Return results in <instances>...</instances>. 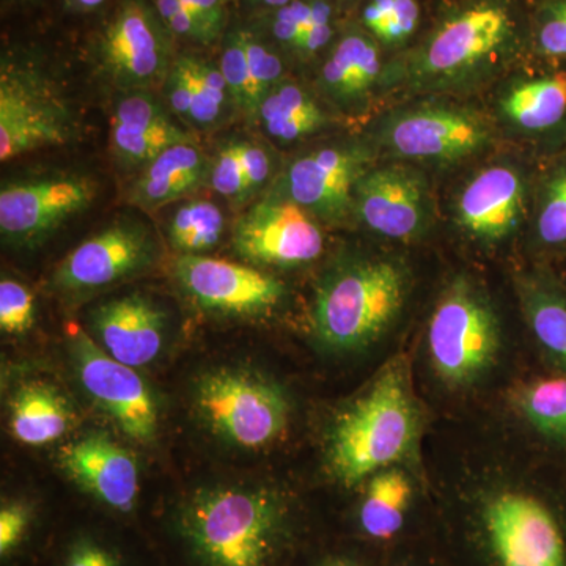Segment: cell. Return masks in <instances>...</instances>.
Segmentation results:
<instances>
[{"instance_id":"obj_1","label":"cell","mask_w":566,"mask_h":566,"mask_svg":"<svg viewBox=\"0 0 566 566\" xmlns=\"http://www.w3.org/2000/svg\"><path fill=\"white\" fill-rule=\"evenodd\" d=\"M419 415L401 360L387 365L367 392L331 428L327 463L345 486H354L403 460L415 444Z\"/></svg>"},{"instance_id":"obj_2","label":"cell","mask_w":566,"mask_h":566,"mask_svg":"<svg viewBox=\"0 0 566 566\" xmlns=\"http://www.w3.org/2000/svg\"><path fill=\"white\" fill-rule=\"evenodd\" d=\"M408 279L389 260H357L324 275L316 289L312 326L331 352H354L378 340L403 308Z\"/></svg>"},{"instance_id":"obj_3","label":"cell","mask_w":566,"mask_h":566,"mask_svg":"<svg viewBox=\"0 0 566 566\" xmlns=\"http://www.w3.org/2000/svg\"><path fill=\"white\" fill-rule=\"evenodd\" d=\"M270 494L218 488L193 497L182 517L186 536L208 566H266L279 532Z\"/></svg>"},{"instance_id":"obj_4","label":"cell","mask_w":566,"mask_h":566,"mask_svg":"<svg viewBox=\"0 0 566 566\" xmlns=\"http://www.w3.org/2000/svg\"><path fill=\"white\" fill-rule=\"evenodd\" d=\"M499 346L493 307L471 282L458 279L430 319L428 349L436 374L449 385H471L493 365Z\"/></svg>"},{"instance_id":"obj_5","label":"cell","mask_w":566,"mask_h":566,"mask_svg":"<svg viewBox=\"0 0 566 566\" xmlns=\"http://www.w3.org/2000/svg\"><path fill=\"white\" fill-rule=\"evenodd\" d=\"M196 406L214 433L244 449L271 444L289 424L281 387L243 370H216L197 382Z\"/></svg>"},{"instance_id":"obj_6","label":"cell","mask_w":566,"mask_h":566,"mask_svg":"<svg viewBox=\"0 0 566 566\" xmlns=\"http://www.w3.org/2000/svg\"><path fill=\"white\" fill-rule=\"evenodd\" d=\"M76 136L73 114L50 82L29 66L0 70V161L61 147Z\"/></svg>"},{"instance_id":"obj_7","label":"cell","mask_w":566,"mask_h":566,"mask_svg":"<svg viewBox=\"0 0 566 566\" xmlns=\"http://www.w3.org/2000/svg\"><path fill=\"white\" fill-rule=\"evenodd\" d=\"M174 43L151 0H122L99 32L96 52L115 84L136 91L166 80L177 57Z\"/></svg>"},{"instance_id":"obj_8","label":"cell","mask_w":566,"mask_h":566,"mask_svg":"<svg viewBox=\"0 0 566 566\" xmlns=\"http://www.w3.org/2000/svg\"><path fill=\"white\" fill-rule=\"evenodd\" d=\"M96 182L81 174H52L7 182L0 191V234L13 248L43 243L91 208Z\"/></svg>"},{"instance_id":"obj_9","label":"cell","mask_w":566,"mask_h":566,"mask_svg":"<svg viewBox=\"0 0 566 566\" xmlns=\"http://www.w3.org/2000/svg\"><path fill=\"white\" fill-rule=\"evenodd\" d=\"M70 349L85 392L137 442H151L158 430V405L133 367L118 363L82 329L70 333Z\"/></svg>"},{"instance_id":"obj_10","label":"cell","mask_w":566,"mask_h":566,"mask_svg":"<svg viewBox=\"0 0 566 566\" xmlns=\"http://www.w3.org/2000/svg\"><path fill=\"white\" fill-rule=\"evenodd\" d=\"M232 243L248 262L292 268L318 259L324 237L315 216L271 193L234 222Z\"/></svg>"},{"instance_id":"obj_11","label":"cell","mask_w":566,"mask_h":566,"mask_svg":"<svg viewBox=\"0 0 566 566\" xmlns=\"http://www.w3.org/2000/svg\"><path fill=\"white\" fill-rule=\"evenodd\" d=\"M175 277L200 308L230 316L266 314L281 303L285 286L277 279L227 260L180 255Z\"/></svg>"},{"instance_id":"obj_12","label":"cell","mask_w":566,"mask_h":566,"mask_svg":"<svg viewBox=\"0 0 566 566\" xmlns=\"http://www.w3.org/2000/svg\"><path fill=\"white\" fill-rule=\"evenodd\" d=\"M367 155L356 145L319 148L296 159L274 189L316 219L337 223L354 210V188L367 174Z\"/></svg>"},{"instance_id":"obj_13","label":"cell","mask_w":566,"mask_h":566,"mask_svg":"<svg viewBox=\"0 0 566 566\" xmlns=\"http://www.w3.org/2000/svg\"><path fill=\"white\" fill-rule=\"evenodd\" d=\"M156 255L155 238L145 223L123 219L93 234L62 260L52 275L55 289L87 292L140 273Z\"/></svg>"},{"instance_id":"obj_14","label":"cell","mask_w":566,"mask_h":566,"mask_svg":"<svg viewBox=\"0 0 566 566\" xmlns=\"http://www.w3.org/2000/svg\"><path fill=\"white\" fill-rule=\"evenodd\" d=\"M486 527L502 566H566L560 528L532 495H497L488 505Z\"/></svg>"},{"instance_id":"obj_15","label":"cell","mask_w":566,"mask_h":566,"mask_svg":"<svg viewBox=\"0 0 566 566\" xmlns=\"http://www.w3.org/2000/svg\"><path fill=\"white\" fill-rule=\"evenodd\" d=\"M387 140L405 158H465L490 140L486 123L472 112L453 107H422L390 123Z\"/></svg>"},{"instance_id":"obj_16","label":"cell","mask_w":566,"mask_h":566,"mask_svg":"<svg viewBox=\"0 0 566 566\" xmlns=\"http://www.w3.org/2000/svg\"><path fill=\"white\" fill-rule=\"evenodd\" d=\"M354 210L374 232L408 240L422 230L427 216L423 180L406 167L371 170L354 188Z\"/></svg>"},{"instance_id":"obj_17","label":"cell","mask_w":566,"mask_h":566,"mask_svg":"<svg viewBox=\"0 0 566 566\" xmlns=\"http://www.w3.org/2000/svg\"><path fill=\"white\" fill-rule=\"evenodd\" d=\"M61 464L71 480L103 504L129 512L139 494V469L128 450L109 436L92 433L66 447Z\"/></svg>"},{"instance_id":"obj_18","label":"cell","mask_w":566,"mask_h":566,"mask_svg":"<svg viewBox=\"0 0 566 566\" xmlns=\"http://www.w3.org/2000/svg\"><path fill=\"white\" fill-rule=\"evenodd\" d=\"M512 33L509 13L497 6H476L441 25L424 51V69L458 74L485 61Z\"/></svg>"},{"instance_id":"obj_19","label":"cell","mask_w":566,"mask_h":566,"mask_svg":"<svg viewBox=\"0 0 566 566\" xmlns=\"http://www.w3.org/2000/svg\"><path fill=\"white\" fill-rule=\"evenodd\" d=\"M192 142L147 88L126 91L114 104L111 147L118 164L142 169L172 145Z\"/></svg>"},{"instance_id":"obj_20","label":"cell","mask_w":566,"mask_h":566,"mask_svg":"<svg viewBox=\"0 0 566 566\" xmlns=\"http://www.w3.org/2000/svg\"><path fill=\"white\" fill-rule=\"evenodd\" d=\"M92 326L104 352L136 368L153 363L161 353L166 314L147 297L128 294L96 307Z\"/></svg>"},{"instance_id":"obj_21","label":"cell","mask_w":566,"mask_h":566,"mask_svg":"<svg viewBox=\"0 0 566 566\" xmlns=\"http://www.w3.org/2000/svg\"><path fill=\"white\" fill-rule=\"evenodd\" d=\"M526 188L517 170L488 167L465 186L458 200V219L469 233L497 241L516 229L524 214Z\"/></svg>"},{"instance_id":"obj_22","label":"cell","mask_w":566,"mask_h":566,"mask_svg":"<svg viewBox=\"0 0 566 566\" xmlns=\"http://www.w3.org/2000/svg\"><path fill=\"white\" fill-rule=\"evenodd\" d=\"M210 174V161L193 142L166 148L147 166L129 191V203L144 211L161 210L203 185Z\"/></svg>"},{"instance_id":"obj_23","label":"cell","mask_w":566,"mask_h":566,"mask_svg":"<svg viewBox=\"0 0 566 566\" xmlns=\"http://www.w3.org/2000/svg\"><path fill=\"white\" fill-rule=\"evenodd\" d=\"M69 401L46 382L22 386L11 400V433L22 444L46 446L69 431Z\"/></svg>"},{"instance_id":"obj_24","label":"cell","mask_w":566,"mask_h":566,"mask_svg":"<svg viewBox=\"0 0 566 566\" xmlns=\"http://www.w3.org/2000/svg\"><path fill=\"white\" fill-rule=\"evenodd\" d=\"M379 66V52L374 41L363 33H348L324 62V91L338 103L359 99L374 85Z\"/></svg>"},{"instance_id":"obj_25","label":"cell","mask_w":566,"mask_h":566,"mask_svg":"<svg viewBox=\"0 0 566 566\" xmlns=\"http://www.w3.org/2000/svg\"><path fill=\"white\" fill-rule=\"evenodd\" d=\"M506 117L532 133L566 128V71L516 85L502 102Z\"/></svg>"},{"instance_id":"obj_26","label":"cell","mask_w":566,"mask_h":566,"mask_svg":"<svg viewBox=\"0 0 566 566\" xmlns=\"http://www.w3.org/2000/svg\"><path fill=\"white\" fill-rule=\"evenodd\" d=\"M264 132L281 142H293L315 133L326 123L311 95L293 82H279L259 109Z\"/></svg>"},{"instance_id":"obj_27","label":"cell","mask_w":566,"mask_h":566,"mask_svg":"<svg viewBox=\"0 0 566 566\" xmlns=\"http://www.w3.org/2000/svg\"><path fill=\"white\" fill-rule=\"evenodd\" d=\"M412 486L400 469H382L371 476L360 509L364 531L374 538H392L403 527Z\"/></svg>"},{"instance_id":"obj_28","label":"cell","mask_w":566,"mask_h":566,"mask_svg":"<svg viewBox=\"0 0 566 566\" xmlns=\"http://www.w3.org/2000/svg\"><path fill=\"white\" fill-rule=\"evenodd\" d=\"M524 308L536 340L566 368V294L551 282L523 286Z\"/></svg>"},{"instance_id":"obj_29","label":"cell","mask_w":566,"mask_h":566,"mask_svg":"<svg viewBox=\"0 0 566 566\" xmlns=\"http://www.w3.org/2000/svg\"><path fill=\"white\" fill-rule=\"evenodd\" d=\"M226 216L218 205L192 200L181 205L169 222V240L181 255H200L221 241Z\"/></svg>"},{"instance_id":"obj_30","label":"cell","mask_w":566,"mask_h":566,"mask_svg":"<svg viewBox=\"0 0 566 566\" xmlns=\"http://www.w3.org/2000/svg\"><path fill=\"white\" fill-rule=\"evenodd\" d=\"M515 405L539 433L566 442V378L528 382L516 390Z\"/></svg>"},{"instance_id":"obj_31","label":"cell","mask_w":566,"mask_h":566,"mask_svg":"<svg viewBox=\"0 0 566 566\" xmlns=\"http://www.w3.org/2000/svg\"><path fill=\"white\" fill-rule=\"evenodd\" d=\"M536 237L545 248H566V156L547 170L542 182Z\"/></svg>"},{"instance_id":"obj_32","label":"cell","mask_w":566,"mask_h":566,"mask_svg":"<svg viewBox=\"0 0 566 566\" xmlns=\"http://www.w3.org/2000/svg\"><path fill=\"white\" fill-rule=\"evenodd\" d=\"M189 55L193 74V102L189 123L199 128H210L221 120L232 96L219 65L199 55Z\"/></svg>"},{"instance_id":"obj_33","label":"cell","mask_w":566,"mask_h":566,"mask_svg":"<svg viewBox=\"0 0 566 566\" xmlns=\"http://www.w3.org/2000/svg\"><path fill=\"white\" fill-rule=\"evenodd\" d=\"M219 69L229 87L232 102L245 117H255L253 103L251 69H249L248 48H245L244 25L227 29L222 36V54Z\"/></svg>"},{"instance_id":"obj_34","label":"cell","mask_w":566,"mask_h":566,"mask_svg":"<svg viewBox=\"0 0 566 566\" xmlns=\"http://www.w3.org/2000/svg\"><path fill=\"white\" fill-rule=\"evenodd\" d=\"M244 35L249 69H251L253 103L259 115L260 106L268 93L283 81V62L281 55L271 48L256 29L244 25Z\"/></svg>"},{"instance_id":"obj_35","label":"cell","mask_w":566,"mask_h":566,"mask_svg":"<svg viewBox=\"0 0 566 566\" xmlns=\"http://www.w3.org/2000/svg\"><path fill=\"white\" fill-rule=\"evenodd\" d=\"M315 0H294L292 3L268 10L262 24L264 32L281 44L294 50L297 40L314 20Z\"/></svg>"},{"instance_id":"obj_36","label":"cell","mask_w":566,"mask_h":566,"mask_svg":"<svg viewBox=\"0 0 566 566\" xmlns=\"http://www.w3.org/2000/svg\"><path fill=\"white\" fill-rule=\"evenodd\" d=\"M208 178L216 192L233 202H244L249 196H252L243 164L238 155L237 142L219 148L218 155L211 159Z\"/></svg>"},{"instance_id":"obj_37","label":"cell","mask_w":566,"mask_h":566,"mask_svg":"<svg viewBox=\"0 0 566 566\" xmlns=\"http://www.w3.org/2000/svg\"><path fill=\"white\" fill-rule=\"evenodd\" d=\"M35 323V300L28 286L13 279L0 282V327L3 333L21 335Z\"/></svg>"},{"instance_id":"obj_38","label":"cell","mask_w":566,"mask_h":566,"mask_svg":"<svg viewBox=\"0 0 566 566\" xmlns=\"http://www.w3.org/2000/svg\"><path fill=\"white\" fill-rule=\"evenodd\" d=\"M536 48L547 59H566V0H545L536 17Z\"/></svg>"},{"instance_id":"obj_39","label":"cell","mask_w":566,"mask_h":566,"mask_svg":"<svg viewBox=\"0 0 566 566\" xmlns=\"http://www.w3.org/2000/svg\"><path fill=\"white\" fill-rule=\"evenodd\" d=\"M151 2L175 39L191 41L203 46L216 43L202 21L182 3V0H151Z\"/></svg>"},{"instance_id":"obj_40","label":"cell","mask_w":566,"mask_h":566,"mask_svg":"<svg viewBox=\"0 0 566 566\" xmlns=\"http://www.w3.org/2000/svg\"><path fill=\"white\" fill-rule=\"evenodd\" d=\"M333 36V7L326 0H315L314 20L297 40L294 52L311 57L329 43Z\"/></svg>"},{"instance_id":"obj_41","label":"cell","mask_w":566,"mask_h":566,"mask_svg":"<svg viewBox=\"0 0 566 566\" xmlns=\"http://www.w3.org/2000/svg\"><path fill=\"white\" fill-rule=\"evenodd\" d=\"M182 3L202 21L214 41L226 35L233 0H182Z\"/></svg>"},{"instance_id":"obj_42","label":"cell","mask_w":566,"mask_h":566,"mask_svg":"<svg viewBox=\"0 0 566 566\" xmlns=\"http://www.w3.org/2000/svg\"><path fill=\"white\" fill-rule=\"evenodd\" d=\"M238 155L252 193L262 188L271 175V158L266 150L252 142H237Z\"/></svg>"},{"instance_id":"obj_43","label":"cell","mask_w":566,"mask_h":566,"mask_svg":"<svg viewBox=\"0 0 566 566\" xmlns=\"http://www.w3.org/2000/svg\"><path fill=\"white\" fill-rule=\"evenodd\" d=\"M29 517H31V512L25 505L2 506V512H0V554L2 556H7L21 542L22 535L28 528Z\"/></svg>"},{"instance_id":"obj_44","label":"cell","mask_w":566,"mask_h":566,"mask_svg":"<svg viewBox=\"0 0 566 566\" xmlns=\"http://www.w3.org/2000/svg\"><path fill=\"white\" fill-rule=\"evenodd\" d=\"M420 9L416 0H395L392 17L379 36L386 43H398L408 39L419 24Z\"/></svg>"},{"instance_id":"obj_45","label":"cell","mask_w":566,"mask_h":566,"mask_svg":"<svg viewBox=\"0 0 566 566\" xmlns=\"http://www.w3.org/2000/svg\"><path fill=\"white\" fill-rule=\"evenodd\" d=\"M66 566H117V564L103 547L95 543L81 542L71 551Z\"/></svg>"},{"instance_id":"obj_46","label":"cell","mask_w":566,"mask_h":566,"mask_svg":"<svg viewBox=\"0 0 566 566\" xmlns=\"http://www.w3.org/2000/svg\"><path fill=\"white\" fill-rule=\"evenodd\" d=\"M395 0H370L364 10V22L375 36H381L392 17Z\"/></svg>"},{"instance_id":"obj_47","label":"cell","mask_w":566,"mask_h":566,"mask_svg":"<svg viewBox=\"0 0 566 566\" xmlns=\"http://www.w3.org/2000/svg\"><path fill=\"white\" fill-rule=\"evenodd\" d=\"M107 0H66L69 9L80 11V13H87V11L99 9Z\"/></svg>"},{"instance_id":"obj_48","label":"cell","mask_w":566,"mask_h":566,"mask_svg":"<svg viewBox=\"0 0 566 566\" xmlns=\"http://www.w3.org/2000/svg\"><path fill=\"white\" fill-rule=\"evenodd\" d=\"M245 2L251 3L253 7H259V9L274 10L286 6V3H292L294 0H245Z\"/></svg>"},{"instance_id":"obj_49","label":"cell","mask_w":566,"mask_h":566,"mask_svg":"<svg viewBox=\"0 0 566 566\" xmlns=\"http://www.w3.org/2000/svg\"><path fill=\"white\" fill-rule=\"evenodd\" d=\"M324 566H357V565L353 564V562H349V560H334V562H329V564H326Z\"/></svg>"}]
</instances>
